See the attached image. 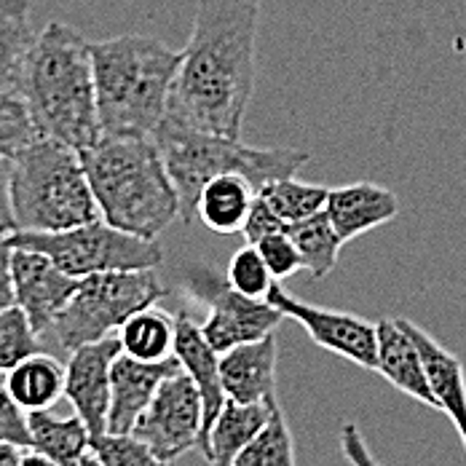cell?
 I'll use <instances>...</instances> for the list:
<instances>
[{"label": "cell", "mask_w": 466, "mask_h": 466, "mask_svg": "<svg viewBox=\"0 0 466 466\" xmlns=\"http://www.w3.org/2000/svg\"><path fill=\"white\" fill-rule=\"evenodd\" d=\"M260 11L263 0H198L167 118L241 140L255 92Z\"/></svg>", "instance_id": "6da1fadb"}, {"label": "cell", "mask_w": 466, "mask_h": 466, "mask_svg": "<svg viewBox=\"0 0 466 466\" xmlns=\"http://www.w3.org/2000/svg\"><path fill=\"white\" fill-rule=\"evenodd\" d=\"M19 96L30 113L38 137L86 150L102 137L89 41L65 22H48L35 35L22 78Z\"/></svg>", "instance_id": "7a4b0ae2"}, {"label": "cell", "mask_w": 466, "mask_h": 466, "mask_svg": "<svg viewBox=\"0 0 466 466\" xmlns=\"http://www.w3.org/2000/svg\"><path fill=\"white\" fill-rule=\"evenodd\" d=\"M102 135L153 137L167 116L183 51L127 33L89 44Z\"/></svg>", "instance_id": "3957f363"}, {"label": "cell", "mask_w": 466, "mask_h": 466, "mask_svg": "<svg viewBox=\"0 0 466 466\" xmlns=\"http://www.w3.org/2000/svg\"><path fill=\"white\" fill-rule=\"evenodd\" d=\"M81 161L105 223L158 238L180 218V196L153 137L102 135L81 150Z\"/></svg>", "instance_id": "277c9868"}, {"label": "cell", "mask_w": 466, "mask_h": 466, "mask_svg": "<svg viewBox=\"0 0 466 466\" xmlns=\"http://www.w3.org/2000/svg\"><path fill=\"white\" fill-rule=\"evenodd\" d=\"M153 140L180 196V218L186 223L196 220L198 193L209 180L220 175H241L260 190L271 180L298 175L311 158L298 147H252L238 137L201 132L167 116L153 132Z\"/></svg>", "instance_id": "5b68a950"}, {"label": "cell", "mask_w": 466, "mask_h": 466, "mask_svg": "<svg viewBox=\"0 0 466 466\" xmlns=\"http://www.w3.org/2000/svg\"><path fill=\"white\" fill-rule=\"evenodd\" d=\"M16 231H67L99 220V207L81 153L65 142L35 137L14 156Z\"/></svg>", "instance_id": "8992f818"}, {"label": "cell", "mask_w": 466, "mask_h": 466, "mask_svg": "<svg viewBox=\"0 0 466 466\" xmlns=\"http://www.w3.org/2000/svg\"><path fill=\"white\" fill-rule=\"evenodd\" d=\"M164 295L167 287L156 277V268L92 274L81 279L51 329L59 346L73 351L118 332L132 314L156 306Z\"/></svg>", "instance_id": "52a82bcc"}, {"label": "cell", "mask_w": 466, "mask_h": 466, "mask_svg": "<svg viewBox=\"0 0 466 466\" xmlns=\"http://www.w3.org/2000/svg\"><path fill=\"white\" fill-rule=\"evenodd\" d=\"M14 247L35 249L51 258L65 274L76 279H86L105 271H137L156 268L164 260V249L158 238H142L135 233L121 231L102 218L51 233H11Z\"/></svg>", "instance_id": "ba28073f"}, {"label": "cell", "mask_w": 466, "mask_h": 466, "mask_svg": "<svg viewBox=\"0 0 466 466\" xmlns=\"http://www.w3.org/2000/svg\"><path fill=\"white\" fill-rule=\"evenodd\" d=\"M183 292L196 303L207 306V322L201 325V335L207 343L223 354L233 346L260 340L277 332L284 314L266 300H255L233 289L226 274L215 271L207 263H190L180 274Z\"/></svg>", "instance_id": "9c48e42d"}, {"label": "cell", "mask_w": 466, "mask_h": 466, "mask_svg": "<svg viewBox=\"0 0 466 466\" xmlns=\"http://www.w3.org/2000/svg\"><path fill=\"white\" fill-rule=\"evenodd\" d=\"M201 420H204L201 394L193 378L186 370H180L158 386L150 405L135 423L132 434L142 440L158 459L177 461L183 453L198 448Z\"/></svg>", "instance_id": "30bf717a"}, {"label": "cell", "mask_w": 466, "mask_h": 466, "mask_svg": "<svg viewBox=\"0 0 466 466\" xmlns=\"http://www.w3.org/2000/svg\"><path fill=\"white\" fill-rule=\"evenodd\" d=\"M266 303H271L277 311H281L284 319H295L319 349L375 373V365H378L375 322H368L349 311H335V309L306 303L279 287V281H274L271 292L266 295Z\"/></svg>", "instance_id": "8fae6325"}, {"label": "cell", "mask_w": 466, "mask_h": 466, "mask_svg": "<svg viewBox=\"0 0 466 466\" xmlns=\"http://www.w3.org/2000/svg\"><path fill=\"white\" fill-rule=\"evenodd\" d=\"M121 354L118 335H107L86 346L70 351L65 365V397L73 405L76 416L89 426V434H107V410H110V370Z\"/></svg>", "instance_id": "7c38bea8"}, {"label": "cell", "mask_w": 466, "mask_h": 466, "mask_svg": "<svg viewBox=\"0 0 466 466\" xmlns=\"http://www.w3.org/2000/svg\"><path fill=\"white\" fill-rule=\"evenodd\" d=\"M14 303L27 314L38 335L48 332L81 279L65 274L51 258L35 249L14 247Z\"/></svg>", "instance_id": "4fadbf2b"}, {"label": "cell", "mask_w": 466, "mask_h": 466, "mask_svg": "<svg viewBox=\"0 0 466 466\" xmlns=\"http://www.w3.org/2000/svg\"><path fill=\"white\" fill-rule=\"evenodd\" d=\"M183 365L172 354L164 362H140L129 354H118L110 370V410L107 431L110 434H132L135 423L150 405L153 394L169 375L180 373Z\"/></svg>", "instance_id": "5bb4252c"}, {"label": "cell", "mask_w": 466, "mask_h": 466, "mask_svg": "<svg viewBox=\"0 0 466 466\" xmlns=\"http://www.w3.org/2000/svg\"><path fill=\"white\" fill-rule=\"evenodd\" d=\"M277 332L220 354V383L228 400L277 405Z\"/></svg>", "instance_id": "9a60e30c"}, {"label": "cell", "mask_w": 466, "mask_h": 466, "mask_svg": "<svg viewBox=\"0 0 466 466\" xmlns=\"http://www.w3.org/2000/svg\"><path fill=\"white\" fill-rule=\"evenodd\" d=\"M400 198L394 190L375 183H351V186L329 187L325 204L327 220L332 223L340 241H351L362 233L380 228L400 215Z\"/></svg>", "instance_id": "2e32d148"}, {"label": "cell", "mask_w": 466, "mask_h": 466, "mask_svg": "<svg viewBox=\"0 0 466 466\" xmlns=\"http://www.w3.org/2000/svg\"><path fill=\"white\" fill-rule=\"evenodd\" d=\"M402 327L410 332L413 343L419 346L420 360H423V370L429 378L431 394L440 405V413H445L453 420V426L459 429L461 445L466 453V370L464 362L445 349L431 332H426L423 327L410 322V319H400Z\"/></svg>", "instance_id": "e0dca14e"}, {"label": "cell", "mask_w": 466, "mask_h": 466, "mask_svg": "<svg viewBox=\"0 0 466 466\" xmlns=\"http://www.w3.org/2000/svg\"><path fill=\"white\" fill-rule=\"evenodd\" d=\"M175 357L180 360L183 370L193 378L201 394V405H204L201 437H198L201 442L228 397L220 383V365H218L220 354L207 343V338L201 335V325H196L186 311L175 314Z\"/></svg>", "instance_id": "ac0fdd59"}, {"label": "cell", "mask_w": 466, "mask_h": 466, "mask_svg": "<svg viewBox=\"0 0 466 466\" xmlns=\"http://www.w3.org/2000/svg\"><path fill=\"white\" fill-rule=\"evenodd\" d=\"M378 327V365L375 373H380L397 391L408 394L420 405L440 410L429 378L423 370L419 346L413 343L410 332L402 327L400 319H380Z\"/></svg>", "instance_id": "d6986e66"}, {"label": "cell", "mask_w": 466, "mask_h": 466, "mask_svg": "<svg viewBox=\"0 0 466 466\" xmlns=\"http://www.w3.org/2000/svg\"><path fill=\"white\" fill-rule=\"evenodd\" d=\"M277 405L226 400L223 410L212 420L207 437L198 442V451L204 453L209 466H233L238 453L258 437L266 420L271 419V410Z\"/></svg>", "instance_id": "ffe728a7"}, {"label": "cell", "mask_w": 466, "mask_h": 466, "mask_svg": "<svg viewBox=\"0 0 466 466\" xmlns=\"http://www.w3.org/2000/svg\"><path fill=\"white\" fill-rule=\"evenodd\" d=\"M258 198V187L241 175H220L209 180L198 193L196 218L212 233H241L252 204Z\"/></svg>", "instance_id": "44dd1931"}, {"label": "cell", "mask_w": 466, "mask_h": 466, "mask_svg": "<svg viewBox=\"0 0 466 466\" xmlns=\"http://www.w3.org/2000/svg\"><path fill=\"white\" fill-rule=\"evenodd\" d=\"M5 391L25 410H48L65 397V365L51 354H33L5 373Z\"/></svg>", "instance_id": "7402d4cb"}, {"label": "cell", "mask_w": 466, "mask_h": 466, "mask_svg": "<svg viewBox=\"0 0 466 466\" xmlns=\"http://www.w3.org/2000/svg\"><path fill=\"white\" fill-rule=\"evenodd\" d=\"M27 426L33 440L30 448L48 456L59 466H81V459L92 448L89 426L81 416L59 419L51 410H33L27 413Z\"/></svg>", "instance_id": "603a6c76"}, {"label": "cell", "mask_w": 466, "mask_h": 466, "mask_svg": "<svg viewBox=\"0 0 466 466\" xmlns=\"http://www.w3.org/2000/svg\"><path fill=\"white\" fill-rule=\"evenodd\" d=\"M35 35L30 0H0V89L19 94L22 67Z\"/></svg>", "instance_id": "cb8c5ba5"}, {"label": "cell", "mask_w": 466, "mask_h": 466, "mask_svg": "<svg viewBox=\"0 0 466 466\" xmlns=\"http://www.w3.org/2000/svg\"><path fill=\"white\" fill-rule=\"evenodd\" d=\"M121 351L140 362H164L175 354V317L147 306L118 327Z\"/></svg>", "instance_id": "d4e9b609"}, {"label": "cell", "mask_w": 466, "mask_h": 466, "mask_svg": "<svg viewBox=\"0 0 466 466\" xmlns=\"http://www.w3.org/2000/svg\"><path fill=\"white\" fill-rule=\"evenodd\" d=\"M287 231L300 252L303 271H309L314 279H325L335 271L343 241L335 233L332 223L327 220L325 212H319L309 220L292 223V226H287Z\"/></svg>", "instance_id": "484cf974"}, {"label": "cell", "mask_w": 466, "mask_h": 466, "mask_svg": "<svg viewBox=\"0 0 466 466\" xmlns=\"http://www.w3.org/2000/svg\"><path fill=\"white\" fill-rule=\"evenodd\" d=\"M327 193H329L327 186L303 183L295 175L292 177H281V180H271L268 186H263L258 190V196L266 201V207L287 226L309 220V218L325 212Z\"/></svg>", "instance_id": "4316f807"}, {"label": "cell", "mask_w": 466, "mask_h": 466, "mask_svg": "<svg viewBox=\"0 0 466 466\" xmlns=\"http://www.w3.org/2000/svg\"><path fill=\"white\" fill-rule=\"evenodd\" d=\"M233 466H295L292 431L281 408L271 410V419L258 431V437L238 453Z\"/></svg>", "instance_id": "83f0119b"}, {"label": "cell", "mask_w": 466, "mask_h": 466, "mask_svg": "<svg viewBox=\"0 0 466 466\" xmlns=\"http://www.w3.org/2000/svg\"><path fill=\"white\" fill-rule=\"evenodd\" d=\"M38 351H44L41 338L35 327L30 325L27 314L16 303L3 309L0 311V373L14 370L19 362H25L27 357Z\"/></svg>", "instance_id": "f1b7e54d"}, {"label": "cell", "mask_w": 466, "mask_h": 466, "mask_svg": "<svg viewBox=\"0 0 466 466\" xmlns=\"http://www.w3.org/2000/svg\"><path fill=\"white\" fill-rule=\"evenodd\" d=\"M89 453L105 466H175V461L158 459L135 434H102L94 437Z\"/></svg>", "instance_id": "f546056e"}, {"label": "cell", "mask_w": 466, "mask_h": 466, "mask_svg": "<svg viewBox=\"0 0 466 466\" xmlns=\"http://www.w3.org/2000/svg\"><path fill=\"white\" fill-rule=\"evenodd\" d=\"M226 279L231 281L233 289H238L241 295L247 298H255V300H266V295L271 292L274 287V274L268 271L266 260L260 258V252L247 244L241 247L228 263V271H226Z\"/></svg>", "instance_id": "4dcf8cb0"}, {"label": "cell", "mask_w": 466, "mask_h": 466, "mask_svg": "<svg viewBox=\"0 0 466 466\" xmlns=\"http://www.w3.org/2000/svg\"><path fill=\"white\" fill-rule=\"evenodd\" d=\"M35 127L16 92L0 89V153L16 156L30 140H35Z\"/></svg>", "instance_id": "1f68e13d"}, {"label": "cell", "mask_w": 466, "mask_h": 466, "mask_svg": "<svg viewBox=\"0 0 466 466\" xmlns=\"http://www.w3.org/2000/svg\"><path fill=\"white\" fill-rule=\"evenodd\" d=\"M252 247L260 252V258L266 260L268 271L274 274V279L277 281L289 279L292 274L303 271L300 252H298V247H295V241H292V236H289L287 228H284V231H274L260 236Z\"/></svg>", "instance_id": "d6a6232c"}, {"label": "cell", "mask_w": 466, "mask_h": 466, "mask_svg": "<svg viewBox=\"0 0 466 466\" xmlns=\"http://www.w3.org/2000/svg\"><path fill=\"white\" fill-rule=\"evenodd\" d=\"M0 442H11L19 448H30V426H27V413L11 400L5 386H0Z\"/></svg>", "instance_id": "836d02e7"}, {"label": "cell", "mask_w": 466, "mask_h": 466, "mask_svg": "<svg viewBox=\"0 0 466 466\" xmlns=\"http://www.w3.org/2000/svg\"><path fill=\"white\" fill-rule=\"evenodd\" d=\"M0 233H16L14 215V156L0 153Z\"/></svg>", "instance_id": "e575fe53"}, {"label": "cell", "mask_w": 466, "mask_h": 466, "mask_svg": "<svg viewBox=\"0 0 466 466\" xmlns=\"http://www.w3.org/2000/svg\"><path fill=\"white\" fill-rule=\"evenodd\" d=\"M340 451H343V456L349 459V464L351 466H380L378 464V459L373 456V451L368 448V442H365V437H362V429L357 426V423H343L340 426Z\"/></svg>", "instance_id": "d590c367"}, {"label": "cell", "mask_w": 466, "mask_h": 466, "mask_svg": "<svg viewBox=\"0 0 466 466\" xmlns=\"http://www.w3.org/2000/svg\"><path fill=\"white\" fill-rule=\"evenodd\" d=\"M14 244L11 233H0V311L14 306Z\"/></svg>", "instance_id": "8d00e7d4"}, {"label": "cell", "mask_w": 466, "mask_h": 466, "mask_svg": "<svg viewBox=\"0 0 466 466\" xmlns=\"http://www.w3.org/2000/svg\"><path fill=\"white\" fill-rule=\"evenodd\" d=\"M22 456H25V448L0 442V466H22Z\"/></svg>", "instance_id": "74e56055"}, {"label": "cell", "mask_w": 466, "mask_h": 466, "mask_svg": "<svg viewBox=\"0 0 466 466\" xmlns=\"http://www.w3.org/2000/svg\"><path fill=\"white\" fill-rule=\"evenodd\" d=\"M22 466H59V464H56V461H51V459L44 456V453H38V451L27 448V451H25V456H22Z\"/></svg>", "instance_id": "f35d334b"}, {"label": "cell", "mask_w": 466, "mask_h": 466, "mask_svg": "<svg viewBox=\"0 0 466 466\" xmlns=\"http://www.w3.org/2000/svg\"><path fill=\"white\" fill-rule=\"evenodd\" d=\"M81 466H105V464H102L94 453H86V456L81 459Z\"/></svg>", "instance_id": "ab89813d"}]
</instances>
